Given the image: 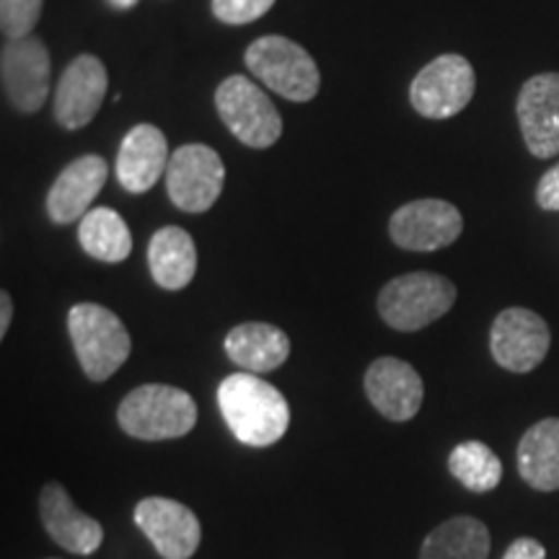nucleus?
<instances>
[{
  "mask_svg": "<svg viewBox=\"0 0 559 559\" xmlns=\"http://www.w3.org/2000/svg\"><path fill=\"white\" fill-rule=\"evenodd\" d=\"M223 419L241 443L251 449L277 443L290 425L285 396L254 373H234L218 386Z\"/></svg>",
  "mask_w": 559,
  "mask_h": 559,
  "instance_id": "obj_1",
  "label": "nucleus"
},
{
  "mask_svg": "<svg viewBox=\"0 0 559 559\" xmlns=\"http://www.w3.org/2000/svg\"><path fill=\"white\" fill-rule=\"evenodd\" d=\"M117 423L138 440L185 438L198 423V407L185 389L166 383H145L124 396Z\"/></svg>",
  "mask_w": 559,
  "mask_h": 559,
  "instance_id": "obj_2",
  "label": "nucleus"
},
{
  "mask_svg": "<svg viewBox=\"0 0 559 559\" xmlns=\"http://www.w3.org/2000/svg\"><path fill=\"white\" fill-rule=\"evenodd\" d=\"M68 332L83 373L91 381H107L130 358L132 340L115 311L99 304H79L68 313Z\"/></svg>",
  "mask_w": 559,
  "mask_h": 559,
  "instance_id": "obj_3",
  "label": "nucleus"
},
{
  "mask_svg": "<svg viewBox=\"0 0 559 559\" xmlns=\"http://www.w3.org/2000/svg\"><path fill=\"white\" fill-rule=\"evenodd\" d=\"M456 285L436 272H409L394 277L379 293V313L391 330L419 332L451 311Z\"/></svg>",
  "mask_w": 559,
  "mask_h": 559,
  "instance_id": "obj_4",
  "label": "nucleus"
},
{
  "mask_svg": "<svg viewBox=\"0 0 559 559\" xmlns=\"http://www.w3.org/2000/svg\"><path fill=\"white\" fill-rule=\"evenodd\" d=\"M243 62H247L257 81H262L264 86L275 91L283 99L304 104L319 94L321 75L317 60L298 41L288 37L270 34V37L251 41L247 55H243Z\"/></svg>",
  "mask_w": 559,
  "mask_h": 559,
  "instance_id": "obj_5",
  "label": "nucleus"
},
{
  "mask_svg": "<svg viewBox=\"0 0 559 559\" xmlns=\"http://www.w3.org/2000/svg\"><path fill=\"white\" fill-rule=\"evenodd\" d=\"M215 107L226 128L249 148H270L283 135V117L270 96L247 75H230L215 91Z\"/></svg>",
  "mask_w": 559,
  "mask_h": 559,
  "instance_id": "obj_6",
  "label": "nucleus"
},
{
  "mask_svg": "<svg viewBox=\"0 0 559 559\" xmlns=\"http://www.w3.org/2000/svg\"><path fill=\"white\" fill-rule=\"evenodd\" d=\"M477 88L472 62L461 55H440L415 75L409 104L425 120H449L469 107Z\"/></svg>",
  "mask_w": 559,
  "mask_h": 559,
  "instance_id": "obj_7",
  "label": "nucleus"
},
{
  "mask_svg": "<svg viewBox=\"0 0 559 559\" xmlns=\"http://www.w3.org/2000/svg\"><path fill=\"white\" fill-rule=\"evenodd\" d=\"M226 181V166L205 143L177 148L166 166V190L174 205L185 213H207L215 205Z\"/></svg>",
  "mask_w": 559,
  "mask_h": 559,
  "instance_id": "obj_8",
  "label": "nucleus"
},
{
  "mask_svg": "<svg viewBox=\"0 0 559 559\" xmlns=\"http://www.w3.org/2000/svg\"><path fill=\"white\" fill-rule=\"evenodd\" d=\"M50 50L41 39H5L0 52V75L11 107L21 115H34L50 96Z\"/></svg>",
  "mask_w": 559,
  "mask_h": 559,
  "instance_id": "obj_9",
  "label": "nucleus"
},
{
  "mask_svg": "<svg viewBox=\"0 0 559 559\" xmlns=\"http://www.w3.org/2000/svg\"><path fill=\"white\" fill-rule=\"evenodd\" d=\"M551 332L539 313L521 309H506L498 313L489 330V349L500 368L510 373H528L547 358Z\"/></svg>",
  "mask_w": 559,
  "mask_h": 559,
  "instance_id": "obj_10",
  "label": "nucleus"
},
{
  "mask_svg": "<svg viewBox=\"0 0 559 559\" xmlns=\"http://www.w3.org/2000/svg\"><path fill=\"white\" fill-rule=\"evenodd\" d=\"M464 230L459 207L445 200H415L391 215L389 236L400 249L436 251L451 247Z\"/></svg>",
  "mask_w": 559,
  "mask_h": 559,
  "instance_id": "obj_11",
  "label": "nucleus"
},
{
  "mask_svg": "<svg viewBox=\"0 0 559 559\" xmlns=\"http://www.w3.org/2000/svg\"><path fill=\"white\" fill-rule=\"evenodd\" d=\"M109 73L96 55H79L62 70L55 88V120L66 130H81L99 115Z\"/></svg>",
  "mask_w": 559,
  "mask_h": 559,
  "instance_id": "obj_12",
  "label": "nucleus"
},
{
  "mask_svg": "<svg viewBox=\"0 0 559 559\" xmlns=\"http://www.w3.org/2000/svg\"><path fill=\"white\" fill-rule=\"evenodd\" d=\"M135 523L164 559H190L200 547L202 528L198 515L177 500H140L135 508Z\"/></svg>",
  "mask_w": 559,
  "mask_h": 559,
  "instance_id": "obj_13",
  "label": "nucleus"
},
{
  "mask_svg": "<svg viewBox=\"0 0 559 559\" xmlns=\"http://www.w3.org/2000/svg\"><path fill=\"white\" fill-rule=\"evenodd\" d=\"M515 115L531 156L555 158L559 153V73H539L523 83Z\"/></svg>",
  "mask_w": 559,
  "mask_h": 559,
  "instance_id": "obj_14",
  "label": "nucleus"
},
{
  "mask_svg": "<svg viewBox=\"0 0 559 559\" xmlns=\"http://www.w3.org/2000/svg\"><path fill=\"white\" fill-rule=\"evenodd\" d=\"M366 394L370 404L391 423H407L423 407L425 386L409 362L379 358L366 370Z\"/></svg>",
  "mask_w": 559,
  "mask_h": 559,
  "instance_id": "obj_15",
  "label": "nucleus"
},
{
  "mask_svg": "<svg viewBox=\"0 0 559 559\" xmlns=\"http://www.w3.org/2000/svg\"><path fill=\"white\" fill-rule=\"evenodd\" d=\"M39 515L52 542L70 555H94L104 542L102 523L75 506L60 481L45 485L39 495Z\"/></svg>",
  "mask_w": 559,
  "mask_h": 559,
  "instance_id": "obj_16",
  "label": "nucleus"
},
{
  "mask_svg": "<svg viewBox=\"0 0 559 559\" xmlns=\"http://www.w3.org/2000/svg\"><path fill=\"white\" fill-rule=\"evenodd\" d=\"M109 164L102 156L75 158L66 169L58 174L52 181L50 192H47V215L58 226L81 221L88 213L91 202L99 198L102 187L107 185Z\"/></svg>",
  "mask_w": 559,
  "mask_h": 559,
  "instance_id": "obj_17",
  "label": "nucleus"
},
{
  "mask_svg": "<svg viewBox=\"0 0 559 559\" xmlns=\"http://www.w3.org/2000/svg\"><path fill=\"white\" fill-rule=\"evenodd\" d=\"M169 143L156 124H135L124 135L120 153H117V179L124 190L143 194L156 187L160 174L169 166Z\"/></svg>",
  "mask_w": 559,
  "mask_h": 559,
  "instance_id": "obj_18",
  "label": "nucleus"
},
{
  "mask_svg": "<svg viewBox=\"0 0 559 559\" xmlns=\"http://www.w3.org/2000/svg\"><path fill=\"white\" fill-rule=\"evenodd\" d=\"M226 353L236 366L249 373H270L288 360L290 340L277 326L249 321L226 334Z\"/></svg>",
  "mask_w": 559,
  "mask_h": 559,
  "instance_id": "obj_19",
  "label": "nucleus"
},
{
  "mask_svg": "<svg viewBox=\"0 0 559 559\" xmlns=\"http://www.w3.org/2000/svg\"><path fill=\"white\" fill-rule=\"evenodd\" d=\"M148 267L158 288H187L198 272V247L192 236L179 226L158 228L148 243Z\"/></svg>",
  "mask_w": 559,
  "mask_h": 559,
  "instance_id": "obj_20",
  "label": "nucleus"
},
{
  "mask_svg": "<svg viewBox=\"0 0 559 559\" xmlns=\"http://www.w3.org/2000/svg\"><path fill=\"white\" fill-rule=\"evenodd\" d=\"M519 472L534 489H559V417H547L526 430L519 443Z\"/></svg>",
  "mask_w": 559,
  "mask_h": 559,
  "instance_id": "obj_21",
  "label": "nucleus"
},
{
  "mask_svg": "<svg viewBox=\"0 0 559 559\" xmlns=\"http://www.w3.org/2000/svg\"><path fill=\"white\" fill-rule=\"evenodd\" d=\"M489 547L492 544L485 523L472 515H456L430 531L419 549V559H487Z\"/></svg>",
  "mask_w": 559,
  "mask_h": 559,
  "instance_id": "obj_22",
  "label": "nucleus"
},
{
  "mask_svg": "<svg viewBox=\"0 0 559 559\" xmlns=\"http://www.w3.org/2000/svg\"><path fill=\"white\" fill-rule=\"evenodd\" d=\"M79 241L88 257L107 264L124 262L132 251V234L128 223L111 207H94L83 215Z\"/></svg>",
  "mask_w": 559,
  "mask_h": 559,
  "instance_id": "obj_23",
  "label": "nucleus"
},
{
  "mask_svg": "<svg viewBox=\"0 0 559 559\" xmlns=\"http://www.w3.org/2000/svg\"><path fill=\"white\" fill-rule=\"evenodd\" d=\"M449 472L464 485L469 492L485 495L492 492L502 479V461L498 453L489 449L481 440H466L459 443L449 456Z\"/></svg>",
  "mask_w": 559,
  "mask_h": 559,
  "instance_id": "obj_24",
  "label": "nucleus"
},
{
  "mask_svg": "<svg viewBox=\"0 0 559 559\" xmlns=\"http://www.w3.org/2000/svg\"><path fill=\"white\" fill-rule=\"evenodd\" d=\"M45 0H0V26L9 39L32 37Z\"/></svg>",
  "mask_w": 559,
  "mask_h": 559,
  "instance_id": "obj_25",
  "label": "nucleus"
},
{
  "mask_svg": "<svg viewBox=\"0 0 559 559\" xmlns=\"http://www.w3.org/2000/svg\"><path fill=\"white\" fill-rule=\"evenodd\" d=\"M272 5L275 0H213V13L223 24L241 26L262 19Z\"/></svg>",
  "mask_w": 559,
  "mask_h": 559,
  "instance_id": "obj_26",
  "label": "nucleus"
},
{
  "mask_svg": "<svg viewBox=\"0 0 559 559\" xmlns=\"http://www.w3.org/2000/svg\"><path fill=\"white\" fill-rule=\"evenodd\" d=\"M536 202H539L542 210H549V213H557L559 210V164L551 166V169L539 179Z\"/></svg>",
  "mask_w": 559,
  "mask_h": 559,
  "instance_id": "obj_27",
  "label": "nucleus"
},
{
  "mask_svg": "<svg viewBox=\"0 0 559 559\" xmlns=\"http://www.w3.org/2000/svg\"><path fill=\"white\" fill-rule=\"evenodd\" d=\"M502 559H547V549L536 539H531V536H521V539L510 544Z\"/></svg>",
  "mask_w": 559,
  "mask_h": 559,
  "instance_id": "obj_28",
  "label": "nucleus"
},
{
  "mask_svg": "<svg viewBox=\"0 0 559 559\" xmlns=\"http://www.w3.org/2000/svg\"><path fill=\"white\" fill-rule=\"evenodd\" d=\"M11 319H13V304L9 293L3 290L0 293V337H5V332H9Z\"/></svg>",
  "mask_w": 559,
  "mask_h": 559,
  "instance_id": "obj_29",
  "label": "nucleus"
},
{
  "mask_svg": "<svg viewBox=\"0 0 559 559\" xmlns=\"http://www.w3.org/2000/svg\"><path fill=\"white\" fill-rule=\"evenodd\" d=\"M107 3L117 11H130V9H135L138 0H107Z\"/></svg>",
  "mask_w": 559,
  "mask_h": 559,
  "instance_id": "obj_30",
  "label": "nucleus"
},
{
  "mask_svg": "<svg viewBox=\"0 0 559 559\" xmlns=\"http://www.w3.org/2000/svg\"><path fill=\"white\" fill-rule=\"evenodd\" d=\"M52 559H55V557H52Z\"/></svg>",
  "mask_w": 559,
  "mask_h": 559,
  "instance_id": "obj_31",
  "label": "nucleus"
}]
</instances>
